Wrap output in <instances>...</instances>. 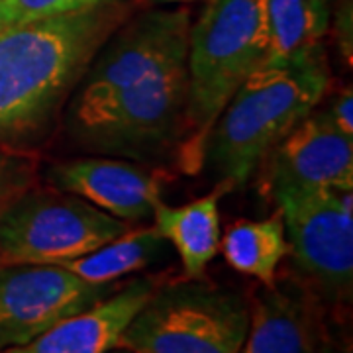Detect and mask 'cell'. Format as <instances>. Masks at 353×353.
Segmentation results:
<instances>
[{
	"mask_svg": "<svg viewBox=\"0 0 353 353\" xmlns=\"http://www.w3.org/2000/svg\"><path fill=\"white\" fill-rule=\"evenodd\" d=\"M126 0L39 18L0 34V143L30 152L69 102L88 63L126 22Z\"/></svg>",
	"mask_w": 353,
	"mask_h": 353,
	"instance_id": "obj_1",
	"label": "cell"
},
{
	"mask_svg": "<svg viewBox=\"0 0 353 353\" xmlns=\"http://www.w3.org/2000/svg\"><path fill=\"white\" fill-rule=\"evenodd\" d=\"M330 85L324 50L289 63H263L241 83L204 143V165L232 190L252 181L267 152L312 112Z\"/></svg>",
	"mask_w": 353,
	"mask_h": 353,
	"instance_id": "obj_2",
	"label": "cell"
},
{
	"mask_svg": "<svg viewBox=\"0 0 353 353\" xmlns=\"http://www.w3.org/2000/svg\"><path fill=\"white\" fill-rule=\"evenodd\" d=\"M271 51L267 0H208L190 26L187 51L185 136L176 165L196 175L204 167V143L241 83L267 63Z\"/></svg>",
	"mask_w": 353,
	"mask_h": 353,
	"instance_id": "obj_3",
	"label": "cell"
},
{
	"mask_svg": "<svg viewBox=\"0 0 353 353\" xmlns=\"http://www.w3.org/2000/svg\"><path fill=\"white\" fill-rule=\"evenodd\" d=\"M250 303L202 279L161 281L122 330L116 347L132 353H241Z\"/></svg>",
	"mask_w": 353,
	"mask_h": 353,
	"instance_id": "obj_4",
	"label": "cell"
},
{
	"mask_svg": "<svg viewBox=\"0 0 353 353\" xmlns=\"http://www.w3.org/2000/svg\"><path fill=\"white\" fill-rule=\"evenodd\" d=\"M185 112L187 61L165 67L83 112L65 114V126L87 152L141 161L179 148Z\"/></svg>",
	"mask_w": 353,
	"mask_h": 353,
	"instance_id": "obj_5",
	"label": "cell"
},
{
	"mask_svg": "<svg viewBox=\"0 0 353 353\" xmlns=\"http://www.w3.org/2000/svg\"><path fill=\"white\" fill-rule=\"evenodd\" d=\"M128 228L77 194L30 187L0 208V265H61L94 252Z\"/></svg>",
	"mask_w": 353,
	"mask_h": 353,
	"instance_id": "obj_6",
	"label": "cell"
},
{
	"mask_svg": "<svg viewBox=\"0 0 353 353\" xmlns=\"http://www.w3.org/2000/svg\"><path fill=\"white\" fill-rule=\"evenodd\" d=\"M285 222L299 275L328 301H350L353 283V192L287 187L269 194Z\"/></svg>",
	"mask_w": 353,
	"mask_h": 353,
	"instance_id": "obj_7",
	"label": "cell"
},
{
	"mask_svg": "<svg viewBox=\"0 0 353 353\" xmlns=\"http://www.w3.org/2000/svg\"><path fill=\"white\" fill-rule=\"evenodd\" d=\"M190 26L187 8L150 10L128 18L88 63L65 114L83 112L165 67L187 61Z\"/></svg>",
	"mask_w": 353,
	"mask_h": 353,
	"instance_id": "obj_8",
	"label": "cell"
},
{
	"mask_svg": "<svg viewBox=\"0 0 353 353\" xmlns=\"http://www.w3.org/2000/svg\"><path fill=\"white\" fill-rule=\"evenodd\" d=\"M122 285L87 283L61 265H0V350L24 345Z\"/></svg>",
	"mask_w": 353,
	"mask_h": 353,
	"instance_id": "obj_9",
	"label": "cell"
},
{
	"mask_svg": "<svg viewBox=\"0 0 353 353\" xmlns=\"http://www.w3.org/2000/svg\"><path fill=\"white\" fill-rule=\"evenodd\" d=\"M255 175L265 196L287 187L353 190V138L326 110H312L267 152Z\"/></svg>",
	"mask_w": 353,
	"mask_h": 353,
	"instance_id": "obj_10",
	"label": "cell"
},
{
	"mask_svg": "<svg viewBox=\"0 0 353 353\" xmlns=\"http://www.w3.org/2000/svg\"><path fill=\"white\" fill-rule=\"evenodd\" d=\"M51 187L77 194L99 210L124 222L152 218L163 201V171L116 157H75L51 165L46 173Z\"/></svg>",
	"mask_w": 353,
	"mask_h": 353,
	"instance_id": "obj_11",
	"label": "cell"
},
{
	"mask_svg": "<svg viewBox=\"0 0 353 353\" xmlns=\"http://www.w3.org/2000/svg\"><path fill=\"white\" fill-rule=\"evenodd\" d=\"M163 279V275H143L126 281L85 312L65 318L24 345L6 347L0 353H106L116 347L122 330Z\"/></svg>",
	"mask_w": 353,
	"mask_h": 353,
	"instance_id": "obj_12",
	"label": "cell"
},
{
	"mask_svg": "<svg viewBox=\"0 0 353 353\" xmlns=\"http://www.w3.org/2000/svg\"><path fill=\"white\" fill-rule=\"evenodd\" d=\"M241 353H330L328 338L310 299L277 281L250 303V328Z\"/></svg>",
	"mask_w": 353,
	"mask_h": 353,
	"instance_id": "obj_13",
	"label": "cell"
},
{
	"mask_svg": "<svg viewBox=\"0 0 353 353\" xmlns=\"http://www.w3.org/2000/svg\"><path fill=\"white\" fill-rule=\"evenodd\" d=\"M226 192H232V187L218 181L206 196L183 206H167L161 201L153 210V226L179 253L185 279L204 277L220 252V201Z\"/></svg>",
	"mask_w": 353,
	"mask_h": 353,
	"instance_id": "obj_14",
	"label": "cell"
},
{
	"mask_svg": "<svg viewBox=\"0 0 353 353\" xmlns=\"http://www.w3.org/2000/svg\"><path fill=\"white\" fill-rule=\"evenodd\" d=\"M167 240L155 226L128 228L112 241L83 257L65 261L61 267L87 283L110 285L157 263L167 253Z\"/></svg>",
	"mask_w": 353,
	"mask_h": 353,
	"instance_id": "obj_15",
	"label": "cell"
},
{
	"mask_svg": "<svg viewBox=\"0 0 353 353\" xmlns=\"http://www.w3.org/2000/svg\"><path fill=\"white\" fill-rule=\"evenodd\" d=\"M220 252L232 269L269 287L277 281L279 265L289 255L281 212L263 220H238L220 238Z\"/></svg>",
	"mask_w": 353,
	"mask_h": 353,
	"instance_id": "obj_16",
	"label": "cell"
},
{
	"mask_svg": "<svg viewBox=\"0 0 353 353\" xmlns=\"http://www.w3.org/2000/svg\"><path fill=\"white\" fill-rule=\"evenodd\" d=\"M269 63H289L324 50L330 32V0H267Z\"/></svg>",
	"mask_w": 353,
	"mask_h": 353,
	"instance_id": "obj_17",
	"label": "cell"
},
{
	"mask_svg": "<svg viewBox=\"0 0 353 353\" xmlns=\"http://www.w3.org/2000/svg\"><path fill=\"white\" fill-rule=\"evenodd\" d=\"M34 181L36 157L32 152L0 143V208H4L24 190L34 187Z\"/></svg>",
	"mask_w": 353,
	"mask_h": 353,
	"instance_id": "obj_18",
	"label": "cell"
},
{
	"mask_svg": "<svg viewBox=\"0 0 353 353\" xmlns=\"http://www.w3.org/2000/svg\"><path fill=\"white\" fill-rule=\"evenodd\" d=\"M110 2H118V0H6V8L10 14V22L16 26L39 18L83 12Z\"/></svg>",
	"mask_w": 353,
	"mask_h": 353,
	"instance_id": "obj_19",
	"label": "cell"
},
{
	"mask_svg": "<svg viewBox=\"0 0 353 353\" xmlns=\"http://www.w3.org/2000/svg\"><path fill=\"white\" fill-rule=\"evenodd\" d=\"M326 114L330 116V120L336 124V128L343 132L345 136L353 138V92L352 87L343 88L336 94V99L332 101L328 106Z\"/></svg>",
	"mask_w": 353,
	"mask_h": 353,
	"instance_id": "obj_20",
	"label": "cell"
},
{
	"mask_svg": "<svg viewBox=\"0 0 353 353\" xmlns=\"http://www.w3.org/2000/svg\"><path fill=\"white\" fill-rule=\"evenodd\" d=\"M336 32H338V43H340L341 55L347 59V65H352L353 57V41H352V8L347 10V16L341 10L338 14L336 22Z\"/></svg>",
	"mask_w": 353,
	"mask_h": 353,
	"instance_id": "obj_21",
	"label": "cell"
},
{
	"mask_svg": "<svg viewBox=\"0 0 353 353\" xmlns=\"http://www.w3.org/2000/svg\"><path fill=\"white\" fill-rule=\"evenodd\" d=\"M10 26H12V22H10V14L6 8V0H0V34Z\"/></svg>",
	"mask_w": 353,
	"mask_h": 353,
	"instance_id": "obj_22",
	"label": "cell"
},
{
	"mask_svg": "<svg viewBox=\"0 0 353 353\" xmlns=\"http://www.w3.org/2000/svg\"><path fill=\"white\" fill-rule=\"evenodd\" d=\"M159 2H175V4H185V2H201V0H159ZM208 2V0H206Z\"/></svg>",
	"mask_w": 353,
	"mask_h": 353,
	"instance_id": "obj_23",
	"label": "cell"
},
{
	"mask_svg": "<svg viewBox=\"0 0 353 353\" xmlns=\"http://www.w3.org/2000/svg\"><path fill=\"white\" fill-rule=\"evenodd\" d=\"M106 353H132L130 350H124V347H112V350H108Z\"/></svg>",
	"mask_w": 353,
	"mask_h": 353,
	"instance_id": "obj_24",
	"label": "cell"
}]
</instances>
